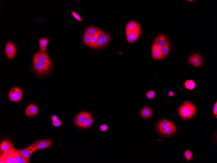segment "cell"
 Wrapping results in <instances>:
<instances>
[{
  "label": "cell",
  "mask_w": 217,
  "mask_h": 163,
  "mask_svg": "<svg viewBox=\"0 0 217 163\" xmlns=\"http://www.w3.org/2000/svg\"><path fill=\"white\" fill-rule=\"evenodd\" d=\"M22 91L20 88L16 87L11 89L8 94V97L12 102H19L22 97Z\"/></svg>",
  "instance_id": "cell-5"
},
{
  "label": "cell",
  "mask_w": 217,
  "mask_h": 163,
  "mask_svg": "<svg viewBox=\"0 0 217 163\" xmlns=\"http://www.w3.org/2000/svg\"><path fill=\"white\" fill-rule=\"evenodd\" d=\"M167 38L164 35H161L155 39L154 44L161 49L167 43Z\"/></svg>",
  "instance_id": "cell-14"
},
{
  "label": "cell",
  "mask_w": 217,
  "mask_h": 163,
  "mask_svg": "<svg viewBox=\"0 0 217 163\" xmlns=\"http://www.w3.org/2000/svg\"><path fill=\"white\" fill-rule=\"evenodd\" d=\"M184 86L187 89L191 90L193 89L195 86V82L192 80H188L185 82Z\"/></svg>",
  "instance_id": "cell-25"
},
{
  "label": "cell",
  "mask_w": 217,
  "mask_h": 163,
  "mask_svg": "<svg viewBox=\"0 0 217 163\" xmlns=\"http://www.w3.org/2000/svg\"><path fill=\"white\" fill-rule=\"evenodd\" d=\"M174 93L172 91H169L168 92V95L169 97H172V96H174Z\"/></svg>",
  "instance_id": "cell-34"
},
{
  "label": "cell",
  "mask_w": 217,
  "mask_h": 163,
  "mask_svg": "<svg viewBox=\"0 0 217 163\" xmlns=\"http://www.w3.org/2000/svg\"><path fill=\"white\" fill-rule=\"evenodd\" d=\"M15 159L16 163H29V160L24 158L19 153L18 149H15Z\"/></svg>",
  "instance_id": "cell-18"
},
{
  "label": "cell",
  "mask_w": 217,
  "mask_h": 163,
  "mask_svg": "<svg viewBox=\"0 0 217 163\" xmlns=\"http://www.w3.org/2000/svg\"><path fill=\"white\" fill-rule=\"evenodd\" d=\"M94 120L92 118H89L86 120L83 123H80L76 120L75 121V123L80 128H88L91 126Z\"/></svg>",
  "instance_id": "cell-17"
},
{
  "label": "cell",
  "mask_w": 217,
  "mask_h": 163,
  "mask_svg": "<svg viewBox=\"0 0 217 163\" xmlns=\"http://www.w3.org/2000/svg\"><path fill=\"white\" fill-rule=\"evenodd\" d=\"M179 115L183 120L192 118L197 113V107L190 101H186L178 108Z\"/></svg>",
  "instance_id": "cell-1"
},
{
  "label": "cell",
  "mask_w": 217,
  "mask_h": 163,
  "mask_svg": "<svg viewBox=\"0 0 217 163\" xmlns=\"http://www.w3.org/2000/svg\"><path fill=\"white\" fill-rule=\"evenodd\" d=\"M92 118L91 115L89 113L83 112L81 113L76 116L75 119L80 123H83L88 119Z\"/></svg>",
  "instance_id": "cell-15"
},
{
  "label": "cell",
  "mask_w": 217,
  "mask_h": 163,
  "mask_svg": "<svg viewBox=\"0 0 217 163\" xmlns=\"http://www.w3.org/2000/svg\"><path fill=\"white\" fill-rule=\"evenodd\" d=\"M169 49L168 42L167 41V43L164 44L163 46L161 48V51H162L163 55L164 57L167 56Z\"/></svg>",
  "instance_id": "cell-26"
},
{
  "label": "cell",
  "mask_w": 217,
  "mask_h": 163,
  "mask_svg": "<svg viewBox=\"0 0 217 163\" xmlns=\"http://www.w3.org/2000/svg\"><path fill=\"white\" fill-rule=\"evenodd\" d=\"M217 101L216 102V103L215 104L214 108H213V113L215 115L217 116Z\"/></svg>",
  "instance_id": "cell-32"
},
{
  "label": "cell",
  "mask_w": 217,
  "mask_h": 163,
  "mask_svg": "<svg viewBox=\"0 0 217 163\" xmlns=\"http://www.w3.org/2000/svg\"><path fill=\"white\" fill-rule=\"evenodd\" d=\"M184 156L187 160L190 161L192 158V154L189 150H187L184 153Z\"/></svg>",
  "instance_id": "cell-27"
},
{
  "label": "cell",
  "mask_w": 217,
  "mask_h": 163,
  "mask_svg": "<svg viewBox=\"0 0 217 163\" xmlns=\"http://www.w3.org/2000/svg\"><path fill=\"white\" fill-rule=\"evenodd\" d=\"M33 65L37 72L40 73L46 72L51 67L50 65L36 61H34Z\"/></svg>",
  "instance_id": "cell-8"
},
{
  "label": "cell",
  "mask_w": 217,
  "mask_h": 163,
  "mask_svg": "<svg viewBox=\"0 0 217 163\" xmlns=\"http://www.w3.org/2000/svg\"><path fill=\"white\" fill-rule=\"evenodd\" d=\"M15 149L13 146L6 152H2L1 155L0 163H16L15 159Z\"/></svg>",
  "instance_id": "cell-3"
},
{
  "label": "cell",
  "mask_w": 217,
  "mask_h": 163,
  "mask_svg": "<svg viewBox=\"0 0 217 163\" xmlns=\"http://www.w3.org/2000/svg\"><path fill=\"white\" fill-rule=\"evenodd\" d=\"M146 97L149 99L154 98L155 96V93L154 91L151 90L148 92L146 94Z\"/></svg>",
  "instance_id": "cell-28"
},
{
  "label": "cell",
  "mask_w": 217,
  "mask_h": 163,
  "mask_svg": "<svg viewBox=\"0 0 217 163\" xmlns=\"http://www.w3.org/2000/svg\"><path fill=\"white\" fill-rule=\"evenodd\" d=\"M16 51L15 45L11 43H7L5 48V53L7 57L11 59L15 55Z\"/></svg>",
  "instance_id": "cell-9"
},
{
  "label": "cell",
  "mask_w": 217,
  "mask_h": 163,
  "mask_svg": "<svg viewBox=\"0 0 217 163\" xmlns=\"http://www.w3.org/2000/svg\"><path fill=\"white\" fill-rule=\"evenodd\" d=\"M18 150L21 155L25 158L29 160L34 153L29 146L23 149H18Z\"/></svg>",
  "instance_id": "cell-16"
},
{
  "label": "cell",
  "mask_w": 217,
  "mask_h": 163,
  "mask_svg": "<svg viewBox=\"0 0 217 163\" xmlns=\"http://www.w3.org/2000/svg\"><path fill=\"white\" fill-rule=\"evenodd\" d=\"M152 58L154 59L157 60L164 59V56L161 49L154 44L152 48Z\"/></svg>",
  "instance_id": "cell-10"
},
{
  "label": "cell",
  "mask_w": 217,
  "mask_h": 163,
  "mask_svg": "<svg viewBox=\"0 0 217 163\" xmlns=\"http://www.w3.org/2000/svg\"><path fill=\"white\" fill-rule=\"evenodd\" d=\"M98 28L93 27H90L87 28L85 31L88 34L92 36L95 35L98 31Z\"/></svg>",
  "instance_id": "cell-23"
},
{
  "label": "cell",
  "mask_w": 217,
  "mask_h": 163,
  "mask_svg": "<svg viewBox=\"0 0 217 163\" xmlns=\"http://www.w3.org/2000/svg\"><path fill=\"white\" fill-rule=\"evenodd\" d=\"M38 111L37 107L35 104H32L27 107L25 110V113L28 117H33L37 114Z\"/></svg>",
  "instance_id": "cell-12"
},
{
  "label": "cell",
  "mask_w": 217,
  "mask_h": 163,
  "mask_svg": "<svg viewBox=\"0 0 217 163\" xmlns=\"http://www.w3.org/2000/svg\"><path fill=\"white\" fill-rule=\"evenodd\" d=\"M140 28L139 24L137 22L132 21L128 23L126 27V31H129L135 29Z\"/></svg>",
  "instance_id": "cell-21"
},
{
  "label": "cell",
  "mask_w": 217,
  "mask_h": 163,
  "mask_svg": "<svg viewBox=\"0 0 217 163\" xmlns=\"http://www.w3.org/2000/svg\"><path fill=\"white\" fill-rule=\"evenodd\" d=\"M62 123L61 121L59 119L53 121L52 123L53 126L55 127H58L60 126L61 125H62Z\"/></svg>",
  "instance_id": "cell-29"
},
{
  "label": "cell",
  "mask_w": 217,
  "mask_h": 163,
  "mask_svg": "<svg viewBox=\"0 0 217 163\" xmlns=\"http://www.w3.org/2000/svg\"><path fill=\"white\" fill-rule=\"evenodd\" d=\"M34 61L48 64L49 65L52 64L49 58L46 53L38 52L36 53L33 57Z\"/></svg>",
  "instance_id": "cell-6"
},
{
  "label": "cell",
  "mask_w": 217,
  "mask_h": 163,
  "mask_svg": "<svg viewBox=\"0 0 217 163\" xmlns=\"http://www.w3.org/2000/svg\"><path fill=\"white\" fill-rule=\"evenodd\" d=\"M102 32V31L100 30V29H99L98 30L97 33H96L95 35L92 36V39L91 42L88 45V46L91 48L93 47L94 45V44L96 42L98 38Z\"/></svg>",
  "instance_id": "cell-22"
},
{
  "label": "cell",
  "mask_w": 217,
  "mask_h": 163,
  "mask_svg": "<svg viewBox=\"0 0 217 163\" xmlns=\"http://www.w3.org/2000/svg\"><path fill=\"white\" fill-rule=\"evenodd\" d=\"M71 13L76 19L79 21H82V19L81 18L80 16L78 14L76 13V12L74 11H72Z\"/></svg>",
  "instance_id": "cell-30"
},
{
  "label": "cell",
  "mask_w": 217,
  "mask_h": 163,
  "mask_svg": "<svg viewBox=\"0 0 217 163\" xmlns=\"http://www.w3.org/2000/svg\"><path fill=\"white\" fill-rule=\"evenodd\" d=\"M110 39V37L107 33L102 31L96 42L93 46L94 49L103 47L107 44Z\"/></svg>",
  "instance_id": "cell-4"
},
{
  "label": "cell",
  "mask_w": 217,
  "mask_h": 163,
  "mask_svg": "<svg viewBox=\"0 0 217 163\" xmlns=\"http://www.w3.org/2000/svg\"><path fill=\"white\" fill-rule=\"evenodd\" d=\"M53 143L52 139L40 140L35 142L29 147L34 152L38 150L47 149L52 146Z\"/></svg>",
  "instance_id": "cell-2"
},
{
  "label": "cell",
  "mask_w": 217,
  "mask_h": 163,
  "mask_svg": "<svg viewBox=\"0 0 217 163\" xmlns=\"http://www.w3.org/2000/svg\"><path fill=\"white\" fill-rule=\"evenodd\" d=\"M13 145V143L10 140H4L1 144V152H8Z\"/></svg>",
  "instance_id": "cell-13"
},
{
  "label": "cell",
  "mask_w": 217,
  "mask_h": 163,
  "mask_svg": "<svg viewBox=\"0 0 217 163\" xmlns=\"http://www.w3.org/2000/svg\"><path fill=\"white\" fill-rule=\"evenodd\" d=\"M49 40L46 38H42L39 40L40 48L39 52L46 53V48Z\"/></svg>",
  "instance_id": "cell-19"
},
{
  "label": "cell",
  "mask_w": 217,
  "mask_h": 163,
  "mask_svg": "<svg viewBox=\"0 0 217 163\" xmlns=\"http://www.w3.org/2000/svg\"><path fill=\"white\" fill-rule=\"evenodd\" d=\"M58 118L57 116L55 115H53L52 117H51V120L53 121H53L57 120H58Z\"/></svg>",
  "instance_id": "cell-33"
},
{
  "label": "cell",
  "mask_w": 217,
  "mask_h": 163,
  "mask_svg": "<svg viewBox=\"0 0 217 163\" xmlns=\"http://www.w3.org/2000/svg\"><path fill=\"white\" fill-rule=\"evenodd\" d=\"M108 127L107 124H103L101 125L100 128V130L102 132H105L108 130Z\"/></svg>",
  "instance_id": "cell-31"
},
{
  "label": "cell",
  "mask_w": 217,
  "mask_h": 163,
  "mask_svg": "<svg viewBox=\"0 0 217 163\" xmlns=\"http://www.w3.org/2000/svg\"><path fill=\"white\" fill-rule=\"evenodd\" d=\"M189 61L191 65L196 67L200 66L202 64V58L198 54H193L189 58Z\"/></svg>",
  "instance_id": "cell-11"
},
{
  "label": "cell",
  "mask_w": 217,
  "mask_h": 163,
  "mask_svg": "<svg viewBox=\"0 0 217 163\" xmlns=\"http://www.w3.org/2000/svg\"><path fill=\"white\" fill-rule=\"evenodd\" d=\"M92 36L89 34L87 31L85 32L83 37V40L85 44L88 45L91 42L92 39Z\"/></svg>",
  "instance_id": "cell-24"
},
{
  "label": "cell",
  "mask_w": 217,
  "mask_h": 163,
  "mask_svg": "<svg viewBox=\"0 0 217 163\" xmlns=\"http://www.w3.org/2000/svg\"><path fill=\"white\" fill-rule=\"evenodd\" d=\"M152 114V110L148 107H144L140 112V115L144 119H147L150 117Z\"/></svg>",
  "instance_id": "cell-20"
},
{
  "label": "cell",
  "mask_w": 217,
  "mask_h": 163,
  "mask_svg": "<svg viewBox=\"0 0 217 163\" xmlns=\"http://www.w3.org/2000/svg\"><path fill=\"white\" fill-rule=\"evenodd\" d=\"M140 33H141L140 28L126 31V38L129 43H133L137 40L139 37Z\"/></svg>",
  "instance_id": "cell-7"
}]
</instances>
